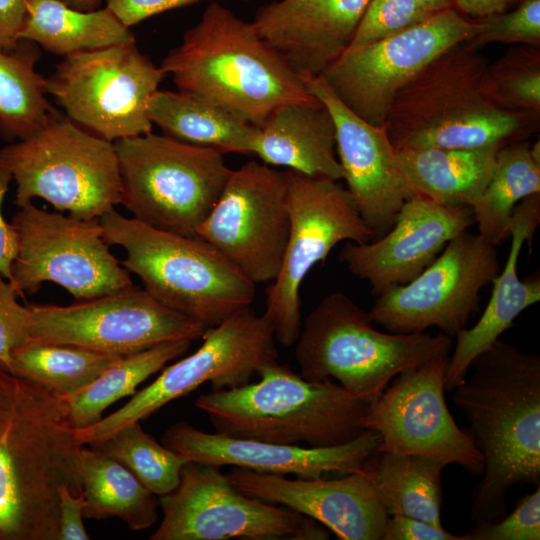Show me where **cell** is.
<instances>
[{
	"instance_id": "1",
	"label": "cell",
	"mask_w": 540,
	"mask_h": 540,
	"mask_svg": "<svg viewBox=\"0 0 540 540\" xmlns=\"http://www.w3.org/2000/svg\"><path fill=\"white\" fill-rule=\"evenodd\" d=\"M65 399L0 367V540H58L59 488L82 492Z\"/></svg>"
},
{
	"instance_id": "2",
	"label": "cell",
	"mask_w": 540,
	"mask_h": 540,
	"mask_svg": "<svg viewBox=\"0 0 540 540\" xmlns=\"http://www.w3.org/2000/svg\"><path fill=\"white\" fill-rule=\"evenodd\" d=\"M452 391L484 461L471 497V521L506 515L516 485H540V356L496 340Z\"/></svg>"
},
{
	"instance_id": "3",
	"label": "cell",
	"mask_w": 540,
	"mask_h": 540,
	"mask_svg": "<svg viewBox=\"0 0 540 540\" xmlns=\"http://www.w3.org/2000/svg\"><path fill=\"white\" fill-rule=\"evenodd\" d=\"M488 64L465 42L428 63L389 106L384 126L394 148L505 146L534 134L540 114L499 103L486 86Z\"/></svg>"
},
{
	"instance_id": "4",
	"label": "cell",
	"mask_w": 540,
	"mask_h": 540,
	"mask_svg": "<svg viewBox=\"0 0 540 540\" xmlns=\"http://www.w3.org/2000/svg\"><path fill=\"white\" fill-rule=\"evenodd\" d=\"M160 67L180 91L199 95L258 128L277 107L315 98L302 74L252 22L215 1Z\"/></svg>"
},
{
	"instance_id": "5",
	"label": "cell",
	"mask_w": 540,
	"mask_h": 540,
	"mask_svg": "<svg viewBox=\"0 0 540 540\" xmlns=\"http://www.w3.org/2000/svg\"><path fill=\"white\" fill-rule=\"evenodd\" d=\"M259 381L200 394L195 406L215 432L276 444L329 447L366 429L371 402L332 379L310 381L278 361L257 371Z\"/></svg>"
},
{
	"instance_id": "6",
	"label": "cell",
	"mask_w": 540,
	"mask_h": 540,
	"mask_svg": "<svg viewBox=\"0 0 540 540\" xmlns=\"http://www.w3.org/2000/svg\"><path fill=\"white\" fill-rule=\"evenodd\" d=\"M99 221L105 241L126 250L122 266L163 306L207 329L251 308L256 284L203 238L158 230L115 209Z\"/></svg>"
},
{
	"instance_id": "7",
	"label": "cell",
	"mask_w": 540,
	"mask_h": 540,
	"mask_svg": "<svg viewBox=\"0 0 540 540\" xmlns=\"http://www.w3.org/2000/svg\"><path fill=\"white\" fill-rule=\"evenodd\" d=\"M369 312L334 292L307 315L295 342L300 375L310 381L335 379L371 403L402 372L450 355L453 337L438 333H385Z\"/></svg>"
},
{
	"instance_id": "8",
	"label": "cell",
	"mask_w": 540,
	"mask_h": 540,
	"mask_svg": "<svg viewBox=\"0 0 540 540\" xmlns=\"http://www.w3.org/2000/svg\"><path fill=\"white\" fill-rule=\"evenodd\" d=\"M114 147L120 204L133 218L158 230L197 235L231 173L225 154L151 132L116 140Z\"/></svg>"
},
{
	"instance_id": "9",
	"label": "cell",
	"mask_w": 540,
	"mask_h": 540,
	"mask_svg": "<svg viewBox=\"0 0 540 540\" xmlns=\"http://www.w3.org/2000/svg\"><path fill=\"white\" fill-rule=\"evenodd\" d=\"M0 165L23 207L42 198L80 219L100 218L121 202V176L114 143L67 116L57 115L29 136L0 150Z\"/></svg>"
},
{
	"instance_id": "10",
	"label": "cell",
	"mask_w": 540,
	"mask_h": 540,
	"mask_svg": "<svg viewBox=\"0 0 540 540\" xmlns=\"http://www.w3.org/2000/svg\"><path fill=\"white\" fill-rule=\"evenodd\" d=\"M202 338L195 352L166 367L120 409L92 425L76 428L77 441L82 446L99 445L126 425L148 418L206 382L211 390L240 387L250 383L260 367L278 360L271 320L251 308L207 329Z\"/></svg>"
},
{
	"instance_id": "11",
	"label": "cell",
	"mask_w": 540,
	"mask_h": 540,
	"mask_svg": "<svg viewBox=\"0 0 540 540\" xmlns=\"http://www.w3.org/2000/svg\"><path fill=\"white\" fill-rule=\"evenodd\" d=\"M290 229L280 271L266 289L265 315L276 341L295 344L301 330L300 287L315 264L342 241L376 239L340 181L286 169Z\"/></svg>"
},
{
	"instance_id": "12",
	"label": "cell",
	"mask_w": 540,
	"mask_h": 540,
	"mask_svg": "<svg viewBox=\"0 0 540 540\" xmlns=\"http://www.w3.org/2000/svg\"><path fill=\"white\" fill-rule=\"evenodd\" d=\"M167 76L135 42L65 56L46 78L66 116L108 141L148 134V102Z\"/></svg>"
},
{
	"instance_id": "13",
	"label": "cell",
	"mask_w": 540,
	"mask_h": 540,
	"mask_svg": "<svg viewBox=\"0 0 540 540\" xmlns=\"http://www.w3.org/2000/svg\"><path fill=\"white\" fill-rule=\"evenodd\" d=\"M163 518L150 540H324L328 529L287 507L241 492L218 466L188 461L159 497Z\"/></svg>"
},
{
	"instance_id": "14",
	"label": "cell",
	"mask_w": 540,
	"mask_h": 540,
	"mask_svg": "<svg viewBox=\"0 0 540 540\" xmlns=\"http://www.w3.org/2000/svg\"><path fill=\"white\" fill-rule=\"evenodd\" d=\"M10 224L17 235L10 284L22 298L36 293L44 282L62 286L78 301L133 284L111 253L99 218L66 216L29 202Z\"/></svg>"
},
{
	"instance_id": "15",
	"label": "cell",
	"mask_w": 540,
	"mask_h": 540,
	"mask_svg": "<svg viewBox=\"0 0 540 540\" xmlns=\"http://www.w3.org/2000/svg\"><path fill=\"white\" fill-rule=\"evenodd\" d=\"M479 27V20L449 8L383 40L346 49L320 75L352 112L383 126L397 91L439 54L471 39Z\"/></svg>"
},
{
	"instance_id": "16",
	"label": "cell",
	"mask_w": 540,
	"mask_h": 540,
	"mask_svg": "<svg viewBox=\"0 0 540 540\" xmlns=\"http://www.w3.org/2000/svg\"><path fill=\"white\" fill-rule=\"evenodd\" d=\"M499 272L496 246L466 230L413 280L378 295L369 313L373 323L391 333L437 327L454 337L477 311L480 291Z\"/></svg>"
},
{
	"instance_id": "17",
	"label": "cell",
	"mask_w": 540,
	"mask_h": 540,
	"mask_svg": "<svg viewBox=\"0 0 540 540\" xmlns=\"http://www.w3.org/2000/svg\"><path fill=\"white\" fill-rule=\"evenodd\" d=\"M28 306L31 339L119 356L165 342L194 341L207 330L133 284L68 306Z\"/></svg>"
},
{
	"instance_id": "18",
	"label": "cell",
	"mask_w": 540,
	"mask_h": 540,
	"mask_svg": "<svg viewBox=\"0 0 540 540\" xmlns=\"http://www.w3.org/2000/svg\"><path fill=\"white\" fill-rule=\"evenodd\" d=\"M286 170L250 160L231 170L197 236L213 245L254 284L277 277L290 217Z\"/></svg>"
},
{
	"instance_id": "19",
	"label": "cell",
	"mask_w": 540,
	"mask_h": 540,
	"mask_svg": "<svg viewBox=\"0 0 540 540\" xmlns=\"http://www.w3.org/2000/svg\"><path fill=\"white\" fill-rule=\"evenodd\" d=\"M448 358H435L393 378L370 404L364 427L380 435L377 451L421 455L445 466L458 464L479 476L484 471L482 455L446 405Z\"/></svg>"
},
{
	"instance_id": "20",
	"label": "cell",
	"mask_w": 540,
	"mask_h": 540,
	"mask_svg": "<svg viewBox=\"0 0 540 540\" xmlns=\"http://www.w3.org/2000/svg\"><path fill=\"white\" fill-rule=\"evenodd\" d=\"M308 91L330 112L336 151L346 188L376 239L394 224L402 205L415 196L385 126L372 125L352 112L321 75L302 74Z\"/></svg>"
},
{
	"instance_id": "21",
	"label": "cell",
	"mask_w": 540,
	"mask_h": 540,
	"mask_svg": "<svg viewBox=\"0 0 540 540\" xmlns=\"http://www.w3.org/2000/svg\"><path fill=\"white\" fill-rule=\"evenodd\" d=\"M473 224L470 206H446L416 194L405 201L384 235L366 243L347 242L339 260L378 296L417 277Z\"/></svg>"
},
{
	"instance_id": "22",
	"label": "cell",
	"mask_w": 540,
	"mask_h": 540,
	"mask_svg": "<svg viewBox=\"0 0 540 540\" xmlns=\"http://www.w3.org/2000/svg\"><path fill=\"white\" fill-rule=\"evenodd\" d=\"M380 435L366 429L354 440L329 447H302L234 438L199 430L180 421L162 435L161 443L188 461L233 466L259 473L298 478H319L360 471L380 444Z\"/></svg>"
},
{
	"instance_id": "23",
	"label": "cell",
	"mask_w": 540,
	"mask_h": 540,
	"mask_svg": "<svg viewBox=\"0 0 540 540\" xmlns=\"http://www.w3.org/2000/svg\"><path fill=\"white\" fill-rule=\"evenodd\" d=\"M244 494L312 518L341 540H381L388 514L368 477L297 478L233 467L227 474Z\"/></svg>"
},
{
	"instance_id": "24",
	"label": "cell",
	"mask_w": 540,
	"mask_h": 540,
	"mask_svg": "<svg viewBox=\"0 0 540 540\" xmlns=\"http://www.w3.org/2000/svg\"><path fill=\"white\" fill-rule=\"evenodd\" d=\"M369 1H273L252 24L298 72L316 76L348 48Z\"/></svg>"
},
{
	"instance_id": "25",
	"label": "cell",
	"mask_w": 540,
	"mask_h": 540,
	"mask_svg": "<svg viewBox=\"0 0 540 540\" xmlns=\"http://www.w3.org/2000/svg\"><path fill=\"white\" fill-rule=\"evenodd\" d=\"M540 223V193L523 199L512 213L509 226L511 244L502 272L493 280L490 300L472 328L461 330L448 358L445 390L452 391L464 381L470 364L509 329L517 316L540 301V276L535 272L520 279L518 259L525 242L530 241Z\"/></svg>"
},
{
	"instance_id": "26",
	"label": "cell",
	"mask_w": 540,
	"mask_h": 540,
	"mask_svg": "<svg viewBox=\"0 0 540 540\" xmlns=\"http://www.w3.org/2000/svg\"><path fill=\"white\" fill-rule=\"evenodd\" d=\"M252 155L270 166L343 180L335 125L316 97L277 107L259 128Z\"/></svg>"
},
{
	"instance_id": "27",
	"label": "cell",
	"mask_w": 540,
	"mask_h": 540,
	"mask_svg": "<svg viewBox=\"0 0 540 540\" xmlns=\"http://www.w3.org/2000/svg\"><path fill=\"white\" fill-rule=\"evenodd\" d=\"M501 147L396 151L400 167L416 194L446 206H470L487 185Z\"/></svg>"
},
{
	"instance_id": "28",
	"label": "cell",
	"mask_w": 540,
	"mask_h": 540,
	"mask_svg": "<svg viewBox=\"0 0 540 540\" xmlns=\"http://www.w3.org/2000/svg\"><path fill=\"white\" fill-rule=\"evenodd\" d=\"M147 113L167 136L226 153L252 155L259 128L193 93L157 90Z\"/></svg>"
},
{
	"instance_id": "29",
	"label": "cell",
	"mask_w": 540,
	"mask_h": 540,
	"mask_svg": "<svg viewBox=\"0 0 540 540\" xmlns=\"http://www.w3.org/2000/svg\"><path fill=\"white\" fill-rule=\"evenodd\" d=\"M20 40L65 57L132 43L135 37L107 7L79 11L58 0H29Z\"/></svg>"
},
{
	"instance_id": "30",
	"label": "cell",
	"mask_w": 540,
	"mask_h": 540,
	"mask_svg": "<svg viewBox=\"0 0 540 540\" xmlns=\"http://www.w3.org/2000/svg\"><path fill=\"white\" fill-rule=\"evenodd\" d=\"M444 467L421 455L376 451L360 471L371 481L389 516L404 515L442 526Z\"/></svg>"
},
{
	"instance_id": "31",
	"label": "cell",
	"mask_w": 540,
	"mask_h": 540,
	"mask_svg": "<svg viewBox=\"0 0 540 540\" xmlns=\"http://www.w3.org/2000/svg\"><path fill=\"white\" fill-rule=\"evenodd\" d=\"M79 473L86 501L85 518L117 517L134 531L145 530L156 522L159 497L120 462L97 448L83 446Z\"/></svg>"
},
{
	"instance_id": "32",
	"label": "cell",
	"mask_w": 540,
	"mask_h": 540,
	"mask_svg": "<svg viewBox=\"0 0 540 540\" xmlns=\"http://www.w3.org/2000/svg\"><path fill=\"white\" fill-rule=\"evenodd\" d=\"M37 44L21 40L12 50L0 49V137L14 142L60 114L48 101L46 78L35 70Z\"/></svg>"
},
{
	"instance_id": "33",
	"label": "cell",
	"mask_w": 540,
	"mask_h": 540,
	"mask_svg": "<svg viewBox=\"0 0 540 540\" xmlns=\"http://www.w3.org/2000/svg\"><path fill=\"white\" fill-rule=\"evenodd\" d=\"M527 141L501 147L490 179L471 203L478 234L497 246L509 236L515 206L540 193V163L534 160Z\"/></svg>"
},
{
	"instance_id": "34",
	"label": "cell",
	"mask_w": 540,
	"mask_h": 540,
	"mask_svg": "<svg viewBox=\"0 0 540 540\" xmlns=\"http://www.w3.org/2000/svg\"><path fill=\"white\" fill-rule=\"evenodd\" d=\"M191 343L186 339L170 341L121 356L88 386L64 396L74 427H87L100 420L106 408L134 394L140 383L187 352Z\"/></svg>"
},
{
	"instance_id": "35",
	"label": "cell",
	"mask_w": 540,
	"mask_h": 540,
	"mask_svg": "<svg viewBox=\"0 0 540 540\" xmlns=\"http://www.w3.org/2000/svg\"><path fill=\"white\" fill-rule=\"evenodd\" d=\"M120 357L30 339L12 351L10 372L64 397L88 386Z\"/></svg>"
},
{
	"instance_id": "36",
	"label": "cell",
	"mask_w": 540,
	"mask_h": 540,
	"mask_svg": "<svg viewBox=\"0 0 540 540\" xmlns=\"http://www.w3.org/2000/svg\"><path fill=\"white\" fill-rule=\"evenodd\" d=\"M91 447L120 462L158 497L177 487L181 470L188 462L146 433L140 422L126 425L101 444Z\"/></svg>"
},
{
	"instance_id": "37",
	"label": "cell",
	"mask_w": 540,
	"mask_h": 540,
	"mask_svg": "<svg viewBox=\"0 0 540 540\" xmlns=\"http://www.w3.org/2000/svg\"><path fill=\"white\" fill-rule=\"evenodd\" d=\"M540 46L508 50L485 71L491 95L503 106L540 114Z\"/></svg>"
},
{
	"instance_id": "38",
	"label": "cell",
	"mask_w": 540,
	"mask_h": 540,
	"mask_svg": "<svg viewBox=\"0 0 540 540\" xmlns=\"http://www.w3.org/2000/svg\"><path fill=\"white\" fill-rule=\"evenodd\" d=\"M433 14L415 0H370L347 49L393 36Z\"/></svg>"
},
{
	"instance_id": "39",
	"label": "cell",
	"mask_w": 540,
	"mask_h": 540,
	"mask_svg": "<svg viewBox=\"0 0 540 540\" xmlns=\"http://www.w3.org/2000/svg\"><path fill=\"white\" fill-rule=\"evenodd\" d=\"M476 34L465 43L480 50L493 42L540 46V0H521L510 12L479 20Z\"/></svg>"
},
{
	"instance_id": "40",
	"label": "cell",
	"mask_w": 540,
	"mask_h": 540,
	"mask_svg": "<svg viewBox=\"0 0 540 540\" xmlns=\"http://www.w3.org/2000/svg\"><path fill=\"white\" fill-rule=\"evenodd\" d=\"M464 535L467 540H539L540 485L523 496L511 513L498 521H475Z\"/></svg>"
},
{
	"instance_id": "41",
	"label": "cell",
	"mask_w": 540,
	"mask_h": 540,
	"mask_svg": "<svg viewBox=\"0 0 540 540\" xmlns=\"http://www.w3.org/2000/svg\"><path fill=\"white\" fill-rule=\"evenodd\" d=\"M17 293L0 274V367L11 370V353L30 339L31 310L17 301Z\"/></svg>"
},
{
	"instance_id": "42",
	"label": "cell",
	"mask_w": 540,
	"mask_h": 540,
	"mask_svg": "<svg viewBox=\"0 0 540 540\" xmlns=\"http://www.w3.org/2000/svg\"><path fill=\"white\" fill-rule=\"evenodd\" d=\"M381 540H467L427 521L404 516H388Z\"/></svg>"
},
{
	"instance_id": "43",
	"label": "cell",
	"mask_w": 540,
	"mask_h": 540,
	"mask_svg": "<svg viewBox=\"0 0 540 540\" xmlns=\"http://www.w3.org/2000/svg\"><path fill=\"white\" fill-rule=\"evenodd\" d=\"M199 1L202 0H107L106 7L125 26L130 27L153 15Z\"/></svg>"
},
{
	"instance_id": "44",
	"label": "cell",
	"mask_w": 540,
	"mask_h": 540,
	"mask_svg": "<svg viewBox=\"0 0 540 540\" xmlns=\"http://www.w3.org/2000/svg\"><path fill=\"white\" fill-rule=\"evenodd\" d=\"M58 540L90 539L83 523V510L86 504L83 492L73 494L68 486L58 490Z\"/></svg>"
},
{
	"instance_id": "45",
	"label": "cell",
	"mask_w": 540,
	"mask_h": 540,
	"mask_svg": "<svg viewBox=\"0 0 540 540\" xmlns=\"http://www.w3.org/2000/svg\"><path fill=\"white\" fill-rule=\"evenodd\" d=\"M29 0H0V49L12 50L20 40Z\"/></svg>"
},
{
	"instance_id": "46",
	"label": "cell",
	"mask_w": 540,
	"mask_h": 540,
	"mask_svg": "<svg viewBox=\"0 0 540 540\" xmlns=\"http://www.w3.org/2000/svg\"><path fill=\"white\" fill-rule=\"evenodd\" d=\"M13 180L11 173L0 165V274L11 281V264L17 252V235L2 214V202Z\"/></svg>"
},
{
	"instance_id": "47",
	"label": "cell",
	"mask_w": 540,
	"mask_h": 540,
	"mask_svg": "<svg viewBox=\"0 0 540 540\" xmlns=\"http://www.w3.org/2000/svg\"><path fill=\"white\" fill-rule=\"evenodd\" d=\"M517 1L519 0H453V3L462 13L482 19L505 12Z\"/></svg>"
},
{
	"instance_id": "48",
	"label": "cell",
	"mask_w": 540,
	"mask_h": 540,
	"mask_svg": "<svg viewBox=\"0 0 540 540\" xmlns=\"http://www.w3.org/2000/svg\"><path fill=\"white\" fill-rule=\"evenodd\" d=\"M423 8L431 13L440 12L451 8L453 0H415Z\"/></svg>"
},
{
	"instance_id": "49",
	"label": "cell",
	"mask_w": 540,
	"mask_h": 540,
	"mask_svg": "<svg viewBox=\"0 0 540 540\" xmlns=\"http://www.w3.org/2000/svg\"><path fill=\"white\" fill-rule=\"evenodd\" d=\"M63 4L79 11H92L102 0H58Z\"/></svg>"
}]
</instances>
